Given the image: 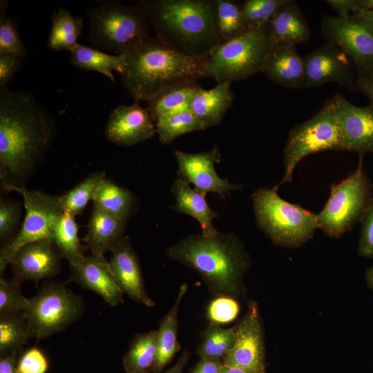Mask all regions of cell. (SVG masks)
<instances>
[{
    "label": "cell",
    "instance_id": "cell-1",
    "mask_svg": "<svg viewBox=\"0 0 373 373\" xmlns=\"http://www.w3.org/2000/svg\"><path fill=\"white\" fill-rule=\"evenodd\" d=\"M57 133L50 113L27 91L0 93V178L6 191L25 184Z\"/></svg>",
    "mask_w": 373,
    "mask_h": 373
},
{
    "label": "cell",
    "instance_id": "cell-2",
    "mask_svg": "<svg viewBox=\"0 0 373 373\" xmlns=\"http://www.w3.org/2000/svg\"><path fill=\"white\" fill-rule=\"evenodd\" d=\"M165 254L196 271L214 298L236 299L246 293L243 277L250 268L251 259L242 242L232 233L190 235L169 247Z\"/></svg>",
    "mask_w": 373,
    "mask_h": 373
},
{
    "label": "cell",
    "instance_id": "cell-3",
    "mask_svg": "<svg viewBox=\"0 0 373 373\" xmlns=\"http://www.w3.org/2000/svg\"><path fill=\"white\" fill-rule=\"evenodd\" d=\"M158 39L178 52L204 59L219 45L216 0H141Z\"/></svg>",
    "mask_w": 373,
    "mask_h": 373
},
{
    "label": "cell",
    "instance_id": "cell-4",
    "mask_svg": "<svg viewBox=\"0 0 373 373\" xmlns=\"http://www.w3.org/2000/svg\"><path fill=\"white\" fill-rule=\"evenodd\" d=\"M123 55L121 82L135 102H148L177 82L203 77L204 59L182 55L155 36L143 38Z\"/></svg>",
    "mask_w": 373,
    "mask_h": 373
},
{
    "label": "cell",
    "instance_id": "cell-5",
    "mask_svg": "<svg viewBox=\"0 0 373 373\" xmlns=\"http://www.w3.org/2000/svg\"><path fill=\"white\" fill-rule=\"evenodd\" d=\"M276 44L269 23L248 30L219 44L204 59L202 76L218 83L246 79L262 71Z\"/></svg>",
    "mask_w": 373,
    "mask_h": 373
},
{
    "label": "cell",
    "instance_id": "cell-6",
    "mask_svg": "<svg viewBox=\"0 0 373 373\" xmlns=\"http://www.w3.org/2000/svg\"><path fill=\"white\" fill-rule=\"evenodd\" d=\"M93 47L115 55L124 54L133 45L151 36L147 12L140 1L125 5L105 0L86 10Z\"/></svg>",
    "mask_w": 373,
    "mask_h": 373
},
{
    "label": "cell",
    "instance_id": "cell-7",
    "mask_svg": "<svg viewBox=\"0 0 373 373\" xmlns=\"http://www.w3.org/2000/svg\"><path fill=\"white\" fill-rule=\"evenodd\" d=\"M278 187L259 188L252 195L258 227L276 245L298 247L312 238L318 227L317 214L283 199Z\"/></svg>",
    "mask_w": 373,
    "mask_h": 373
},
{
    "label": "cell",
    "instance_id": "cell-8",
    "mask_svg": "<svg viewBox=\"0 0 373 373\" xmlns=\"http://www.w3.org/2000/svg\"><path fill=\"white\" fill-rule=\"evenodd\" d=\"M363 157L352 173L331 186L329 198L317 214L318 229L332 238L341 237L352 229L373 204L372 185L363 168Z\"/></svg>",
    "mask_w": 373,
    "mask_h": 373
},
{
    "label": "cell",
    "instance_id": "cell-9",
    "mask_svg": "<svg viewBox=\"0 0 373 373\" xmlns=\"http://www.w3.org/2000/svg\"><path fill=\"white\" fill-rule=\"evenodd\" d=\"M325 151H341L333 98L326 102L316 115L289 131L283 151L284 175L276 186L292 181L296 166L305 157Z\"/></svg>",
    "mask_w": 373,
    "mask_h": 373
},
{
    "label": "cell",
    "instance_id": "cell-10",
    "mask_svg": "<svg viewBox=\"0 0 373 373\" xmlns=\"http://www.w3.org/2000/svg\"><path fill=\"white\" fill-rule=\"evenodd\" d=\"M82 307L81 297L64 285H45L23 312L30 336L41 339L63 331L79 316Z\"/></svg>",
    "mask_w": 373,
    "mask_h": 373
},
{
    "label": "cell",
    "instance_id": "cell-11",
    "mask_svg": "<svg viewBox=\"0 0 373 373\" xmlns=\"http://www.w3.org/2000/svg\"><path fill=\"white\" fill-rule=\"evenodd\" d=\"M321 30L327 41L338 46L353 63L356 83L373 79V21L359 15H325Z\"/></svg>",
    "mask_w": 373,
    "mask_h": 373
},
{
    "label": "cell",
    "instance_id": "cell-12",
    "mask_svg": "<svg viewBox=\"0 0 373 373\" xmlns=\"http://www.w3.org/2000/svg\"><path fill=\"white\" fill-rule=\"evenodd\" d=\"M17 191L23 196L26 216L18 233L1 249V274L20 248L38 240H52L54 227L64 213L61 195L30 191L26 187Z\"/></svg>",
    "mask_w": 373,
    "mask_h": 373
},
{
    "label": "cell",
    "instance_id": "cell-13",
    "mask_svg": "<svg viewBox=\"0 0 373 373\" xmlns=\"http://www.w3.org/2000/svg\"><path fill=\"white\" fill-rule=\"evenodd\" d=\"M305 88L336 83L350 90H356V78L351 61L336 44L327 41L303 57Z\"/></svg>",
    "mask_w": 373,
    "mask_h": 373
},
{
    "label": "cell",
    "instance_id": "cell-14",
    "mask_svg": "<svg viewBox=\"0 0 373 373\" xmlns=\"http://www.w3.org/2000/svg\"><path fill=\"white\" fill-rule=\"evenodd\" d=\"M233 348L223 359L228 367L265 372V350L261 318L257 303L250 301L242 318L236 325Z\"/></svg>",
    "mask_w": 373,
    "mask_h": 373
},
{
    "label": "cell",
    "instance_id": "cell-15",
    "mask_svg": "<svg viewBox=\"0 0 373 373\" xmlns=\"http://www.w3.org/2000/svg\"><path fill=\"white\" fill-rule=\"evenodd\" d=\"M174 155L178 166V176L193 184V189L200 193H215L224 199L242 188V185L232 184L216 173L215 164L221 158L217 146L209 151L197 153L175 149Z\"/></svg>",
    "mask_w": 373,
    "mask_h": 373
},
{
    "label": "cell",
    "instance_id": "cell-16",
    "mask_svg": "<svg viewBox=\"0 0 373 373\" xmlns=\"http://www.w3.org/2000/svg\"><path fill=\"white\" fill-rule=\"evenodd\" d=\"M341 137V151L373 153V104L358 106L340 93L333 97Z\"/></svg>",
    "mask_w": 373,
    "mask_h": 373
},
{
    "label": "cell",
    "instance_id": "cell-17",
    "mask_svg": "<svg viewBox=\"0 0 373 373\" xmlns=\"http://www.w3.org/2000/svg\"><path fill=\"white\" fill-rule=\"evenodd\" d=\"M148 108L139 102L120 105L111 113L105 128V135L111 142L131 146L155 136L156 128Z\"/></svg>",
    "mask_w": 373,
    "mask_h": 373
},
{
    "label": "cell",
    "instance_id": "cell-18",
    "mask_svg": "<svg viewBox=\"0 0 373 373\" xmlns=\"http://www.w3.org/2000/svg\"><path fill=\"white\" fill-rule=\"evenodd\" d=\"M52 240L45 239L27 244L20 248L10 264L13 280L38 283L40 280L57 274L60 270L59 254Z\"/></svg>",
    "mask_w": 373,
    "mask_h": 373
},
{
    "label": "cell",
    "instance_id": "cell-19",
    "mask_svg": "<svg viewBox=\"0 0 373 373\" xmlns=\"http://www.w3.org/2000/svg\"><path fill=\"white\" fill-rule=\"evenodd\" d=\"M111 252L110 266L122 291L137 303L154 306L155 302L145 290L139 260L129 238L124 236Z\"/></svg>",
    "mask_w": 373,
    "mask_h": 373
},
{
    "label": "cell",
    "instance_id": "cell-20",
    "mask_svg": "<svg viewBox=\"0 0 373 373\" xmlns=\"http://www.w3.org/2000/svg\"><path fill=\"white\" fill-rule=\"evenodd\" d=\"M70 269L72 280L82 288L96 293L112 307L121 301L124 293L114 278L110 263L104 256L92 254Z\"/></svg>",
    "mask_w": 373,
    "mask_h": 373
},
{
    "label": "cell",
    "instance_id": "cell-21",
    "mask_svg": "<svg viewBox=\"0 0 373 373\" xmlns=\"http://www.w3.org/2000/svg\"><path fill=\"white\" fill-rule=\"evenodd\" d=\"M261 73L270 81L281 86L303 88L305 64L296 46L276 43L269 52Z\"/></svg>",
    "mask_w": 373,
    "mask_h": 373
},
{
    "label": "cell",
    "instance_id": "cell-22",
    "mask_svg": "<svg viewBox=\"0 0 373 373\" xmlns=\"http://www.w3.org/2000/svg\"><path fill=\"white\" fill-rule=\"evenodd\" d=\"M231 84L229 82H220L211 89L200 86L192 97L189 110L207 128L220 124L231 107L235 95Z\"/></svg>",
    "mask_w": 373,
    "mask_h": 373
},
{
    "label": "cell",
    "instance_id": "cell-23",
    "mask_svg": "<svg viewBox=\"0 0 373 373\" xmlns=\"http://www.w3.org/2000/svg\"><path fill=\"white\" fill-rule=\"evenodd\" d=\"M126 221L93 205L88 224L86 242L92 254L104 256L124 237Z\"/></svg>",
    "mask_w": 373,
    "mask_h": 373
},
{
    "label": "cell",
    "instance_id": "cell-24",
    "mask_svg": "<svg viewBox=\"0 0 373 373\" xmlns=\"http://www.w3.org/2000/svg\"><path fill=\"white\" fill-rule=\"evenodd\" d=\"M175 198L173 209L180 213L192 216L200 224L204 235H212L218 231L213 220L219 216L207 204L206 195L192 189L190 184L178 176L171 186Z\"/></svg>",
    "mask_w": 373,
    "mask_h": 373
},
{
    "label": "cell",
    "instance_id": "cell-25",
    "mask_svg": "<svg viewBox=\"0 0 373 373\" xmlns=\"http://www.w3.org/2000/svg\"><path fill=\"white\" fill-rule=\"evenodd\" d=\"M271 35L276 43L294 46L306 42L311 30L295 1L287 0L269 22Z\"/></svg>",
    "mask_w": 373,
    "mask_h": 373
},
{
    "label": "cell",
    "instance_id": "cell-26",
    "mask_svg": "<svg viewBox=\"0 0 373 373\" xmlns=\"http://www.w3.org/2000/svg\"><path fill=\"white\" fill-rule=\"evenodd\" d=\"M187 289L188 285L186 283L180 286L173 305L160 322L157 329V358L153 373H161L181 348L178 341V312Z\"/></svg>",
    "mask_w": 373,
    "mask_h": 373
},
{
    "label": "cell",
    "instance_id": "cell-27",
    "mask_svg": "<svg viewBox=\"0 0 373 373\" xmlns=\"http://www.w3.org/2000/svg\"><path fill=\"white\" fill-rule=\"evenodd\" d=\"M201 86L195 79L173 84L157 93L148 104V110L153 121L157 118L189 110L195 92Z\"/></svg>",
    "mask_w": 373,
    "mask_h": 373
},
{
    "label": "cell",
    "instance_id": "cell-28",
    "mask_svg": "<svg viewBox=\"0 0 373 373\" xmlns=\"http://www.w3.org/2000/svg\"><path fill=\"white\" fill-rule=\"evenodd\" d=\"M70 53L69 61L72 65L86 71L99 73L113 83L115 82L113 72L120 75L123 71L124 55H113L79 44Z\"/></svg>",
    "mask_w": 373,
    "mask_h": 373
},
{
    "label": "cell",
    "instance_id": "cell-29",
    "mask_svg": "<svg viewBox=\"0 0 373 373\" xmlns=\"http://www.w3.org/2000/svg\"><path fill=\"white\" fill-rule=\"evenodd\" d=\"M158 331L136 335L123 358L126 373H149L155 369L157 358Z\"/></svg>",
    "mask_w": 373,
    "mask_h": 373
},
{
    "label": "cell",
    "instance_id": "cell-30",
    "mask_svg": "<svg viewBox=\"0 0 373 373\" xmlns=\"http://www.w3.org/2000/svg\"><path fill=\"white\" fill-rule=\"evenodd\" d=\"M51 29L47 46L51 50L71 52L76 46L84 27V18L74 16L68 10L60 8L51 17Z\"/></svg>",
    "mask_w": 373,
    "mask_h": 373
},
{
    "label": "cell",
    "instance_id": "cell-31",
    "mask_svg": "<svg viewBox=\"0 0 373 373\" xmlns=\"http://www.w3.org/2000/svg\"><path fill=\"white\" fill-rule=\"evenodd\" d=\"M94 204L127 221L133 213L135 199L125 187L105 178L98 186L93 198Z\"/></svg>",
    "mask_w": 373,
    "mask_h": 373
},
{
    "label": "cell",
    "instance_id": "cell-32",
    "mask_svg": "<svg viewBox=\"0 0 373 373\" xmlns=\"http://www.w3.org/2000/svg\"><path fill=\"white\" fill-rule=\"evenodd\" d=\"M52 240L70 267L77 265L84 260L85 256L78 238V227L74 216L62 213L54 227Z\"/></svg>",
    "mask_w": 373,
    "mask_h": 373
},
{
    "label": "cell",
    "instance_id": "cell-33",
    "mask_svg": "<svg viewBox=\"0 0 373 373\" xmlns=\"http://www.w3.org/2000/svg\"><path fill=\"white\" fill-rule=\"evenodd\" d=\"M235 340V326L224 328L210 323L200 334L195 354L200 357L223 360L233 348Z\"/></svg>",
    "mask_w": 373,
    "mask_h": 373
},
{
    "label": "cell",
    "instance_id": "cell-34",
    "mask_svg": "<svg viewBox=\"0 0 373 373\" xmlns=\"http://www.w3.org/2000/svg\"><path fill=\"white\" fill-rule=\"evenodd\" d=\"M216 29L219 44L248 30L242 19V3L216 0Z\"/></svg>",
    "mask_w": 373,
    "mask_h": 373
},
{
    "label": "cell",
    "instance_id": "cell-35",
    "mask_svg": "<svg viewBox=\"0 0 373 373\" xmlns=\"http://www.w3.org/2000/svg\"><path fill=\"white\" fill-rule=\"evenodd\" d=\"M155 124L159 140L163 144H171L184 134L207 128L190 110L159 117Z\"/></svg>",
    "mask_w": 373,
    "mask_h": 373
},
{
    "label": "cell",
    "instance_id": "cell-36",
    "mask_svg": "<svg viewBox=\"0 0 373 373\" xmlns=\"http://www.w3.org/2000/svg\"><path fill=\"white\" fill-rule=\"evenodd\" d=\"M31 337L23 313L0 316V356L17 352Z\"/></svg>",
    "mask_w": 373,
    "mask_h": 373
},
{
    "label": "cell",
    "instance_id": "cell-37",
    "mask_svg": "<svg viewBox=\"0 0 373 373\" xmlns=\"http://www.w3.org/2000/svg\"><path fill=\"white\" fill-rule=\"evenodd\" d=\"M105 178L104 172H94L61 195L63 211L74 216L82 214L88 203L93 200L97 188Z\"/></svg>",
    "mask_w": 373,
    "mask_h": 373
},
{
    "label": "cell",
    "instance_id": "cell-38",
    "mask_svg": "<svg viewBox=\"0 0 373 373\" xmlns=\"http://www.w3.org/2000/svg\"><path fill=\"white\" fill-rule=\"evenodd\" d=\"M287 0H246L242 3V19L247 30L260 28L273 18Z\"/></svg>",
    "mask_w": 373,
    "mask_h": 373
},
{
    "label": "cell",
    "instance_id": "cell-39",
    "mask_svg": "<svg viewBox=\"0 0 373 373\" xmlns=\"http://www.w3.org/2000/svg\"><path fill=\"white\" fill-rule=\"evenodd\" d=\"M8 3L6 1L0 3V55L12 53L23 59L26 48L19 35L16 20L6 15Z\"/></svg>",
    "mask_w": 373,
    "mask_h": 373
},
{
    "label": "cell",
    "instance_id": "cell-40",
    "mask_svg": "<svg viewBox=\"0 0 373 373\" xmlns=\"http://www.w3.org/2000/svg\"><path fill=\"white\" fill-rule=\"evenodd\" d=\"M19 283L0 278V316L23 313L28 299L21 294Z\"/></svg>",
    "mask_w": 373,
    "mask_h": 373
},
{
    "label": "cell",
    "instance_id": "cell-41",
    "mask_svg": "<svg viewBox=\"0 0 373 373\" xmlns=\"http://www.w3.org/2000/svg\"><path fill=\"white\" fill-rule=\"evenodd\" d=\"M240 310L236 299L229 296L214 298L207 310V318L211 323L220 325L233 321Z\"/></svg>",
    "mask_w": 373,
    "mask_h": 373
},
{
    "label": "cell",
    "instance_id": "cell-42",
    "mask_svg": "<svg viewBox=\"0 0 373 373\" xmlns=\"http://www.w3.org/2000/svg\"><path fill=\"white\" fill-rule=\"evenodd\" d=\"M48 368L46 356L36 347L26 351L17 363V373H46Z\"/></svg>",
    "mask_w": 373,
    "mask_h": 373
},
{
    "label": "cell",
    "instance_id": "cell-43",
    "mask_svg": "<svg viewBox=\"0 0 373 373\" xmlns=\"http://www.w3.org/2000/svg\"><path fill=\"white\" fill-rule=\"evenodd\" d=\"M358 254L364 258H373V204L362 219Z\"/></svg>",
    "mask_w": 373,
    "mask_h": 373
},
{
    "label": "cell",
    "instance_id": "cell-44",
    "mask_svg": "<svg viewBox=\"0 0 373 373\" xmlns=\"http://www.w3.org/2000/svg\"><path fill=\"white\" fill-rule=\"evenodd\" d=\"M19 216V208L12 202L2 200L0 202V238L5 239L15 229Z\"/></svg>",
    "mask_w": 373,
    "mask_h": 373
},
{
    "label": "cell",
    "instance_id": "cell-45",
    "mask_svg": "<svg viewBox=\"0 0 373 373\" xmlns=\"http://www.w3.org/2000/svg\"><path fill=\"white\" fill-rule=\"evenodd\" d=\"M21 58L12 53L0 55V93L8 90V86L19 70Z\"/></svg>",
    "mask_w": 373,
    "mask_h": 373
},
{
    "label": "cell",
    "instance_id": "cell-46",
    "mask_svg": "<svg viewBox=\"0 0 373 373\" xmlns=\"http://www.w3.org/2000/svg\"><path fill=\"white\" fill-rule=\"evenodd\" d=\"M325 2L338 13V17L341 18H347L361 12L360 0H326Z\"/></svg>",
    "mask_w": 373,
    "mask_h": 373
},
{
    "label": "cell",
    "instance_id": "cell-47",
    "mask_svg": "<svg viewBox=\"0 0 373 373\" xmlns=\"http://www.w3.org/2000/svg\"><path fill=\"white\" fill-rule=\"evenodd\" d=\"M223 360L200 357L189 373H220Z\"/></svg>",
    "mask_w": 373,
    "mask_h": 373
},
{
    "label": "cell",
    "instance_id": "cell-48",
    "mask_svg": "<svg viewBox=\"0 0 373 373\" xmlns=\"http://www.w3.org/2000/svg\"><path fill=\"white\" fill-rule=\"evenodd\" d=\"M17 353H12L1 356L0 373H17Z\"/></svg>",
    "mask_w": 373,
    "mask_h": 373
},
{
    "label": "cell",
    "instance_id": "cell-49",
    "mask_svg": "<svg viewBox=\"0 0 373 373\" xmlns=\"http://www.w3.org/2000/svg\"><path fill=\"white\" fill-rule=\"evenodd\" d=\"M191 358V353L185 349L179 356L176 363L164 373H182L184 368L187 365Z\"/></svg>",
    "mask_w": 373,
    "mask_h": 373
},
{
    "label": "cell",
    "instance_id": "cell-50",
    "mask_svg": "<svg viewBox=\"0 0 373 373\" xmlns=\"http://www.w3.org/2000/svg\"><path fill=\"white\" fill-rule=\"evenodd\" d=\"M356 90L362 92L370 100V104H373V79L357 82Z\"/></svg>",
    "mask_w": 373,
    "mask_h": 373
},
{
    "label": "cell",
    "instance_id": "cell-51",
    "mask_svg": "<svg viewBox=\"0 0 373 373\" xmlns=\"http://www.w3.org/2000/svg\"><path fill=\"white\" fill-rule=\"evenodd\" d=\"M220 373H266V372H259L250 370L247 369L228 367L223 365L221 368Z\"/></svg>",
    "mask_w": 373,
    "mask_h": 373
},
{
    "label": "cell",
    "instance_id": "cell-52",
    "mask_svg": "<svg viewBox=\"0 0 373 373\" xmlns=\"http://www.w3.org/2000/svg\"><path fill=\"white\" fill-rule=\"evenodd\" d=\"M365 279L367 287L373 291V265L365 270Z\"/></svg>",
    "mask_w": 373,
    "mask_h": 373
},
{
    "label": "cell",
    "instance_id": "cell-53",
    "mask_svg": "<svg viewBox=\"0 0 373 373\" xmlns=\"http://www.w3.org/2000/svg\"><path fill=\"white\" fill-rule=\"evenodd\" d=\"M360 3L361 7V13L373 11V0H360Z\"/></svg>",
    "mask_w": 373,
    "mask_h": 373
},
{
    "label": "cell",
    "instance_id": "cell-54",
    "mask_svg": "<svg viewBox=\"0 0 373 373\" xmlns=\"http://www.w3.org/2000/svg\"><path fill=\"white\" fill-rule=\"evenodd\" d=\"M359 15L363 16L372 21H373V11H368L359 14Z\"/></svg>",
    "mask_w": 373,
    "mask_h": 373
}]
</instances>
